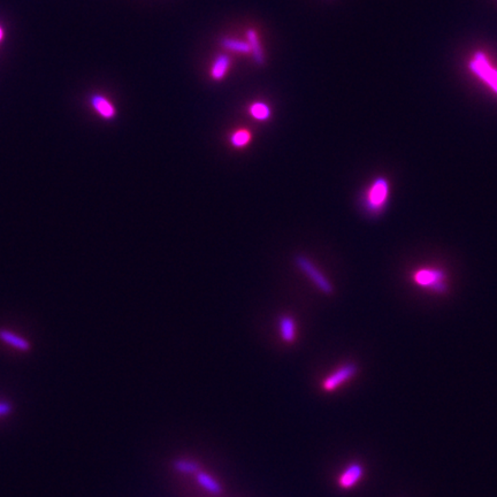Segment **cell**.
Here are the masks:
<instances>
[{
    "mask_svg": "<svg viewBox=\"0 0 497 497\" xmlns=\"http://www.w3.org/2000/svg\"><path fill=\"white\" fill-rule=\"evenodd\" d=\"M389 196H390V184L388 179L384 177H375L368 184L362 198L364 210L368 214L379 217L387 210Z\"/></svg>",
    "mask_w": 497,
    "mask_h": 497,
    "instance_id": "6da1fadb",
    "label": "cell"
},
{
    "mask_svg": "<svg viewBox=\"0 0 497 497\" xmlns=\"http://www.w3.org/2000/svg\"><path fill=\"white\" fill-rule=\"evenodd\" d=\"M411 279L419 288L432 293L445 294L448 291V276L445 269L440 267H421L412 272Z\"/></svg>",
    "mask_w": 497,
    "mask_h": 497,
    "instance_id": "7a4b0ae2",
    "label": "cell"
},
{
    "mask_svg": "<svg viewBox=\"0 0 497 497\" xmlns=\"http://www.w3.org/2000/svg\"><path fill=\"white\" fill-rule=\"evenodd\" d=\"M469 69L497 93V71L490 65L485 53L474 54L472 60L470 61Z\"/></svg>",
    "mask_w": 497,
    "mask_h": 497,
    "instance_id": "3957f363",
    "label": "cell"
},
{
    "mask_svg": "<svg viewBox=\"0 0 497 497\" xmlns=\"http://www.w3.org/2000/svg\"><path fill=\"white\" fill-rule=\"evenodd\" d=\"M296 264L300 271L303 272L304 274L316 285L318 289L327 295L333 293V286L329 281L324 278V274H321L320 272L318 271V268L307 257L298 256L296 258Z\"/></svg>",
    "mask_w": 497,
    "mask_h": 497,
    "instance_id": "277c9868",
    "label": "cell"
},
{
    "mask_svg": "<svg viewBox=\"0 0 497 497\" xmlns=\"http://www.w3.org/2000/svg\"><path fill=\"white\" fill-rule=\"evenodd\" d=\"M357 371H358V368H357L355 364H346V365H343V366L340 367L339 370L331 374V375L324 381V388L328 390V392L339 388L341 384H344L346 381L350 380L351 377H355Z\"/></svg>",
    "mask_w": 497,
    "mask_h": 497,
    "instance_id": "5b68a950",
    "label": "cell"
},
{
    "mask_svg": "<svg viewBox=\"0 0 497 497\" xmlns=\"http://www.w3.org/2000/svg\"><path fill=\"white\" fill-rule=\"evenodd\" d=\"M0 341L19 351H22V353H28L29 350L32 349L28 340H25V338L15 334L6 328H0Z\"/></svg>",
    "mask_w": 497,
    "mask_h": 497,
    "instance_id": "8992f818",
    "label": "cell"
},
{
    "mask_svg": "<svg viewBox=\"0 0 497 497\" xmlns=\"http://www.w3.org/2000/svg\"><path fill=\"white\" fill-rule=\"evenodd\" d=\"M363 474V466L357 464V463H353L351 465L348 466L346 471L343 472L342 476H340V485L344 489L353 488L362 479Z\"/></svg>",
    "mask_w": 497,
    "mask_h": 497,
    "instance_id": "52a82bcc",
    "label": "cell"
},
{
    "mask_svg": "<svg viewBox=\"0 0 497 497\" xmlns=\"http://www.w3.org/2000/svg\"><path fill=\"white\" fill-rule=\"evenodd\" d=\"M230 67V58L226 54H219L218 57L215 58L214 63L212 65L211 78L214 81L223 80Z\"/></svg>",
    "mask_w": 497,
    "mask_h": 497,
    "instance_id": "ba28073f",
    "label": "cell"
},
{
    "mask_svg": "<svg viewBox=\"0 0 497 497\" xmlns=\"http://www.w3.org/2000/svg\"><path fill=\"white\" fill-rule=\"evenodd\" d=\"M91 104L93 109L105 119L109 120V119H113L114 115H115V109H114L113 105L102 96H93L91 99Z\"/></svg>",
    "mask_w": 497,
    "mask_h": 497,
    "instance_id": "9c48e42d",
    "label": "cell"
},
{
    "mask_svg": "<svg viewBox=\"0 0 497 497\" xmlns=\"http://www.w3.org/2000/svg\"><path fill=\"white\" fill-rule=\"evenodd\" d=\"M247 43L250 44L251 53L254 54V59L258 65L265 64V56L261 49V41L258 37L257 32L254 29L247 30Z\"/></svg>",
    "mask_w": 497,
    "mask_h": 497,
    "instance_id": "30bf717a",
    "label": "cell"
},
{
    "mask_svg": "<svg viewBox=\"0 0 497 497\" xmlns=\"http://www.w3.org/2000/svg\"><path fill=\"white\" fill-rule=\"evenodd\" d=\"M196 480L205 490H208V493L213 494V495H220L223 493V488L220 486V483L213 479L211 476H208V473L198 472Z\"/></svg>",
    "mask_w": 497,
    "mask_h": 497,
    "instance_id": "8fae6325",
    "label": "cell"
},
{
    "mask_svg": "<svg viewBox=\"0 0 497 497\" xmlns=\"http://www.w3.org/2000/svg\"><path fill=\"white\" fill-rule=\"evenodd\" d=\"M280 331L281 336L286 342H294L296 338V324L289 317H283L280 319Z\"/></svg>",
    "mask_w": 497,
    "mask_h": 497,
    "instance_id": "7c38bea8",
    "label": "cell"
},
{
    "mask_svg": "<svg viewBox=\"0 0 497 497\" xmlns=\"http://www.w3.org/2000/svg\"><path fill=\"white\" fill-rule=\"evenodd\" d=\"M221 45L225 49H230L233 52L243 53V54L251 53L250 44L247 42H243V41H237V39L226 37V38L221 39Z\"/></svg>",
    "mask_w": 497,
    "mask_h": 497,
    "instance_id": "4fadbf2b",
    "label": "cell"
},
{
    "mask_svg": "<svg viewBox=\"0 0 497 497\" xmlns=\"http://www.w3.org/2000/svg\"><path fill=\"white\" fill-rule=\"evenodd\" d=\"M250 114L256 120L267 121L271 118V109L265 102H254L250 106Z\"/></svg>",
    "mask_w": 497,
    "mask_h": 497,
    "instance_id": "5bb4252c",
    "label": "cell"
},
{
    "mask_svg": "<svg viewBox=\"0 0 497 497\" xmlns=\"http://www.w3.org/2000/svg\"><path fill=\"white\" fill-rule=\"evenodd\" d=\"M174 469L179 473L184 474H197L199 472V465L196 462H190L186 459H177L173 463Z\"/></svg>",
    "mask_w": 497,
    "mask_h": 497,
    "instance_id": "9a60e30c",
    "label": "cell"
},
{
    "mask_svg": "<svg viewBox=\"0 0 497 497\" xmlns=\"http://www.w3.org/2000/svg\"><path fill=\"white\" fill-rule=\"evenodd\" d=\"M250 131H247V129H240V131H235L230 137V143L235 148H244L250 143Z\"/></svg>",
    "mask_w": 497,
    "mask_h": 497,
    "instance_id": "2e32d148",
    "label": "cell"
},
{
    "mask_svg": "<svg viewBox=\"0 0 497 497\" xmlns=\"http://www.w3.org/2000/svg\"><path fill=\"white\" fill-rule=\"evenodd\" d=\"M12 412V406L8 402H0V417L8 416Z\"/></svg>",
    "mask_w": 497,
    "mask_h": 497,
    "instance_id": "e0dca14e",
    "label": "cell"
},
{
    "mask_svg": "<svg viewBox=\"0 0 497 497\" xmlns=\"http://www.w3.org/2000/svg\"><path fill=\"white\" fill-rule=\"evenodd\" d=\"M3 38V30L0 28V39Z\"/></svg>",
    "mask_w": 497,
    "mask_h": 497,
    "instance_id": "ac0fdd59",
    "label": "cell"
}]
</instances>
